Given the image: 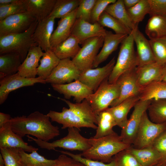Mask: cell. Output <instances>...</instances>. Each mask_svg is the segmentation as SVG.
<instances>
[{"instance_id":"obj_9","label":"cell","mask_w":166,"mask_h":166,"mask_svg":"<svg viewBox=\"0 0 166 166\" xmlns=\"http://www.w3.org/2000/svg\"><path fill=\"white\" fill-rule=\"evenodd\" d=\"M104 37H97L89 38L81 44L82 47L72 60L81 72L93 68L94 62L100 49L102 47Z\"/></svg>"},{"instance_id":"obj_2","label":"cell","mask_w":166,"mask_h":166,"mask_svg":"<svg viewBox=\"0 0 166 166\" xmlns=\"http://www.w3.org/2000/svg\"><path fill=\"white\" fill-rule=\"evenodd\" d=\"M47 115L35 111L28 116L11 118L10 122L13 131L22 138L31 135L37 139L48 142L60 135L59 128L53 126Z\"/></svg>"},{"instance_id":"obj_56","label":"cell","mask_w":166,"mask_h":166,"mask_svg":"<svg viewBox=\"0 0 166 166\" xmlns=\"http://www.w3.org/2000/svg\"><path fill=\"white\" fill-rule=\"evenodd\" d=\"M164 164L165 166H166V162Z\"/></svg>"},{"instance_id":"obj_3","label":"cell","mask_w":166,"mask_h":166,"mask_svg":"<svg viewBox=\"0 0 166 166\" xmlns=\"http://www.w3.org/2000/svg\"><path fill=\"white\" fill-rule=\"evenodd\" d=\"M91 147L81 153L87 159L109 163L113 160V156L131 146L124 142L120 135L114 132L98 138H89Z\"/></svg>"},{"instance_id":"obj_54","label":"cell","mask_w":166,"mask_h":166,"mask_svg":"<svg viewBox=\"0 0 166 166\" xmlns=\"http://www.w3.org/2000/svg\"><path fill=\"white\" fill-rule=\"evenodd\" d=\"M0 166H5L4 160L1 154H0Z\"/></svg>"},{"instance_id":"obj_18","label":"cell","mask_w":166,"mask_h":166,"mask_svg":"<svg viewBox=\"0 0 166 166\" xmlns=\"http://www.w3.org/2000/svg\"><path fill=\"white\" fill-rule=\"evenodd\" d=\"M0 148H16L32 152L38 148L29 145L12 130L10 121L0 128Z\"/></svg>"},{"instance_id":"obj_1","label":"cell","mask_w":166,"mask_h":166,"mask_svg":"<svg viewBox=\"0 0 166 166\" xmlns=\"http://www.w3.org/2000/svg\"><path fill=\"white\" fill-rule=\"evenodd\" d=\"M64 101L69 108H63L61 112L50 110L47 115L52 121L62 125V129L74 127L80 129L82 127L97 129V116L86 100L81 103H73L64 98H59Z\"/></svg>"},{"instance_id":"obj_46","label":"cell","mask_w":166,"mask_h":166,"mask_svg":"<svg viewBox=\"0 0 166 166\" xmlns=\"http://www.w3.org/2000/svg\"><path fill=\"white\" fill-rule=\"evenodd\" d=\"M62 154L69 156L75 160L83 164L85 166H114L113 160L109 163H105L89 159L82 156L81 154H74L66 151H59Z\"/></svg>"},{"instance_id":"obj_8","label":"cell","mask_w":166,"mask_h":166,"mask_svg":"<svg viewBox=\"0 0 166 166\" xmlns=\"http://www.w3.org/2000/svg\"><path fill=\"white\" fill-rule=\"evenodd\" d=\"M166 130V122L156 123L152 122L146 111L142 116L132 146L137 149L152 146L157 138Z\"/></svg>"},{"instance_id":"obj_50","label":"cell","mask_w":166,"mask_h":166,"mask_svg":"<svg viewBox=\"0 0 166 166\" xmlns=\"http://www.w3.org/2000/svg\"><path fill=\"white\" fill-rule=\"evenodd\" d=\"M11 117L10 115L0 113V128L10 121Z\"/></svg>"},{"instance_id":"obj_34","label":"cell","mask_w":166,"mask_h":166,"mask_svg":"<svg viewBox=\"0 0 166 166\" xmlns=\"http://www.w3.org/2000/svg\"><path fill=\"white\" fill-rule=\"evenodd\" d=\"M60 60L52 49L44 52L38 68L37 75L38 77L46 80Z\"/></svg>"},{"instance_id":"obj_10","label":"cell","mask_w":166,"mask_h":166,"mask_svg":"<svg viewBox=\"0 0 166 166\" xmlns=\"http://www.w3.org/2000/svg\"><path fill=\"white\" fill-rule=\"evenodd\" d=\"M152 100H139L134 106L130 118L125 127L121 129L120 135L125 143L132 145L140 124L142 116L147 111Z\"/></svg>"},{"instance_id":"obj_15","label":"cell","mask_w":166,"mask_h":166,"mask_svg":"<svg viewBox=\"0 0 166 166\" xmlns=\"http://www.w3.org/2000/svg\"><path fill=\"white\" fill-rule=\"evenodd\" d=\"M136 68L124 73L117 80L115 83L119 87L120 95L111 103V107L118 105L130 97L138 96L140 88L137 83Z\"/></svg>"},{"instance_id":"obj_45","label":"cell","mask_w":166,"mask_h":166,"mask_svg":"<svg viewBox=\"0 0 166 166\" xmlns=\"http://www.w3.org/2000/svg\"><path fill=\"white\" fill-rule=\"evenodd\" d=\"M116 0H96L93 7L91 18V23L98 22L99 18L105 11L107 6L113 3Z\"/></svg>"},{"instance_id":"obj_44","label":"cell","mask_w":166,"mask_h":166,"mask_svg":"<svg viewBox=\"0 0 166 166\" xmlns=\"http://www.w3.org/2000/svg\"><path fill=\"white\" fill-rule=\"evenodd\" d=\"M96 0H80L76 9L77 19L91 22L92 10Z\"/></svg>"},{"instance_id":"obj_11","label":"cell","mask_w":166,"mask_h":166,"mask_svg":"<svg viewBox=\"0 0 166 166\" xmlns=\"http://www.w3.org/2000/svg\"><path fill=\"white\" fill-rule=\"evenodd\" d=\"M81 72L72 60H60L59 63L46 79V83L54 85L69 83L77 80Z\"/></svg>"},{"instance_id":"obj_55","label":"cell","mask_w":166,"mask_h":166,"mask_svg":"<svg viewBox=\"0 0 166 166\" xmlns=\"http://www.w3.org/2000/svg\"><path fill=\"white\" fill-rule=\"evenodd\" d=\"M154 166H165L164 164H158Z\"/></svg>"},{"instance_id":"obj_5","label":"cell","mask_w":166,"mask_h":166,"mask_svg":"<svg viewBox=\"0 0 166 166\" xmlns=\"http://www.w3.org/2000/svg\"><path fill=\"white\" fill-rule=\"evenodd\" d=\"M134 43L133 36L132 32L121 43L117 61L108 78V82L109 84L115 83L121 74L137 66Z\"/></svg>"},{"instance_id":"obj_29","label":"cell","mask_w":166,"mask_h":166,"mask_svg":"<svg viewBox=\"0 0 166 166\" xmlns=\"http://www.w3.org/2000/svg\"><path fill=\"white\" fill-rule=\"evenodd\" d=\"M77 39L71 34L65 40L52 49L60 60L70 58L73 59L81 49Z\"/></svg>"},{"instance_id":"obj_47","label":"cell","mask_w":166,"mask_h":166,"mask_svg":"<svg viewBox=\"0 0 166 166\" xmlns=\"http://www.w3.org/2000/svg\"><path fill=\"white\" fill-rule=\"evenodd\" d=\"M152 146L161 156V159L160 164H164L166 162V130L157 138Z\"/></svg>"},{"instance_id":"obj_37","label":"cell","mask_w":166,"mask_h":166,"mask_svg":"<svg viewBox=\"0 0 166 166\" xmlns=\"http://www.w3.org/2000/svg\"><path fill=\"white\" fill-rule=\"evenodd\" d=\"M80 0H56L54 7L49 16L55 18H61L76 10Z\"/></svg>"},{"instance_id":"obj_7","label":"cell","mask_w":166,"mask_h":166,"mask_svg":"<svg viewBox=\"0 0 166 166\" xmlns=\"http://www.w3.org/2000/svg\"><path fill=\"white\" fill-rule=\"evenodd\" d=\"M108 78L105 79L97 89L86 99L96 115L109 108L112 102L119 97V86L116 83H109Z\"/></svg>"},{"instance_id":"obj_19","label":"cell","mask_w":166,"mask_h":166,"mask_svg":"<svg viewBox=\"0 0 166 166\" xmlns=\"http://www.w3.org/2000/svg\"><path fill=\"white\" fill-rule=\"evenodd\" d=\"M55 19L49 16L38 22L33 34L35 42L45 52L52 49L50 40L54 31Z\"/></svg>"},{"instance_id":"obj_21","label":"cell","mask_w":166,"mask_h":166,"mask_svg":"<svg viewBox=\"0 0 166 166\" xmlns=\"http://www.w3.org/2000/svg\"><path fill=\"white\" fill-rule=\"evenodd\" d=\"M163 66L156 62L137 66L136 73L140 89L153 82L161 81Z\"/></svg>"},{"instance_id":"obj_35","label":"cell","mask_w":166,"mask_h":166,"mask_svg":"<svg viewBox=\"0 0 166 166\" xmlns=\"http://www.w3.org/2000/svg\"><path fill=\"white\" fill-rule=\"evenodd\" d=\"M148 115L153 122H166V99L152 100L148 109Z\"/></svg>"},{"instance_id":"obj_27","label":"cell","mask_w":166,"mask_h":166,"mask_svg":"<svg viewBox=\"0 0 166 166\" xmlns=\"http://www.w3.org/2000/svg\"><path fill=\"white\" fill-rule=\"evenodd\" d=\"M127 149L136 157L141 166H154L160 162V154L152 146L137 149L131 145Z\"/></svg>"},{"instance_id":"obj_43","label":"cell","mask_w":166,"mask_h":166,"mask_svg":"<svg viewBox=\"0 0 166 166\" xmlns=\"http://www.w3.org/2000/svg\"><path fill=\"white\" fill-rule=\"evenodd\" d=\"M26 11L24 0L17 3L0 5V21L9 16Z\"/></svg>"},{"instance_id":"obj_52","label":"cell","mask_w":166,"mask_h":166,"mask_svg":"<svg viewBox=\"0 0 166 166\" xmlns=\"http://www.w3.org/2000/svg\"><path fill=\"white\" fill-rule=\"evenodd\" d=\"M22 0H0V5L11 4L19 2Z\"/></svg>"},{"instance_id":"obj_38","label":"cell","mask_w":166,"mask_h":166,"mask_svg":"<svg viewBox=\"0 0 166 166\" xmlns=\"http://www.w3.org/2000/svg\"><path fill=\"white\" fill-rule=\"evenodd\" d=\"M98 22L103 27L112 29L116 34L128 35L131 33L122 23L105 11L100 16Z\"/></svg>"},{"instance_id":"obj_49","label":"cell","mask_w":166,"mask_h":166,"mask_svg":"<svg viewBox=\"0 0 166 166\" xmlns=\"http://www.w3.org/2000/svg\"><path fill=\"white\" fill-rule=\"evenodd\" d=\"M70 157V156H69ZM49 166H85L83 164L67 155L62 154L54 164Z\"/></svg>"},{"instance_id":"obj_24","label":"cell","mask_w":166,"mask_h":166,"mask_svg":"<svg viewBox=\"0 0 166 166\" xmlns=\"http://www.w3.org/2000/svg\"><path fill=\"white\" fill-rule=\"evenodd\" d=\"M128 35L113 34L111 31L106 30L103 46L95 59L93 68L97 67L99 64L106 61L109 56L117 49L119 44Z\"/></svg>"},{"instance_id":"obj_40","label":"cell","mask_w":166,"mask_h":166,"mask_svg":"<svg viewBox=\"0 0 166 166\" xmlns=\"http://www.w3.org/2000/svg\"><path fill=\"white\" fill-rule=\"evenodd\" d=\"M149 42L156 62L164 66L166 65V37L151 39Z\"/></svg>"},{"instance_id":"obj_20","label":"cell","mask_w":166,"mask_h":166,"mask_svg":"<svg viewBox=\"0 0 166 166\" xmlns=\"http://www.w3.org/2000/svg\"><path fill=\"white\" fill-rule=\"evenodd\" d=\"M132 32L136 47L137 66L156 62L149 40L139 30L138 26Z\"/></svg>"},{"instance_id":"obj_31","label":"cell","mask_w":166,"mask_h":166,"mask_svg":"<svg viewBox=\"0 0 166 166\" xmlns=\"http://www.w3.org/2000/svg\"><path fill=\"white\" fill-rule=\"evenodd\" d=\"M145 31L150 39L166 37V16L155 15L150 16Z\"/></svg>"},{"instance_id":"obj_12","label":"cell","mask_w":166,"mask_h":166,"mask_svg":"<svg viewBox=\"0 0 166 166\" xmlns=\"http://www.w3.org/2000/svg\"><path fill=\"white\" fill-rule=\"evenodd\" d=\"M36 21L27 11L9 16L0 21V36L23 32Z\"/></svg>"},{"instance_id":"obj_42","label":"cell","mask_w":166,"mask_h":166,"mask_svg":"<svg viewBox=\"0 0 166 166\" xmlns=\"http://www.w3.org/2000/svg\"><path fill=\"white\" fill-rule=\"evenodd\" d=\"M113 160L114 166H141L136 157L127 149L115 155Z\"/></svg>"},{"instance_id":"obj_41","label":"cell","mask_w":166,"mask_h":166,"mask_svg":"<svg viewBox=\"0 0 166 166\" xmlns=\"http://www.w3.org/2000/svg\"><path fill=\"white\" fill-rule=\"evenodd\" d=\"M5 166H23L19 153V148H0Z\"/></svg>"},{"instance_id":"obj_6","label":"cell","mask_w":166,"mask_h":166,"mask_svg":"<svg viewBox=\"0 0 166 166\" xmlns=\"http://www.w3.org/2000/svg\"><path fill=\"white\" fill-rule=\"evenodd\" d=\"M80 129L72 127L68 128V133L65 137L52 142H49L33 138L29 135L26 136L29 140L34 141L40 148L47 150H55L57 148L83 152L91 147L89 139L83 136L80 133Z\"/></svg>"},{"instance_id":"obj_13","label":"cell","mask_w":166,"mask_h":166,"mask_svg":"<svg viewBox=\"0 0 166 166\" xmlns=\"http://www.w3.org/2000/svg\"><path fill=\"white\" fill-rule=\"evenodd\" d=\"M46 84L41 77L26 78L16 73L6 76L0 81V104L4 102L11 92L24 87L33 85L36 83Z\"/></svg>"},{"instance_id":"obj_30","label":"cell","mask_w":166,"mask_h":166,"mask_svg":"<svg viewBox=\"0 0 166 166\" xmlns=\"http://www.w3.org/2000/svg\"><path fill=\"white\" fill-rule=\"evenodd\" d=\"M105 11L120 22L131 32L138 26L131 21L123 0H117L115 2L109 5Z\"/></svg>"},{"instance_id":"obj_33","label":"cell","mask_w":166,"mask_h":166,"mask_svg":"<svg viewBox=\"0 0 166 166\" xmlns=\"http://www.w3.org/2000/svg\"><path fill=\"white\" fill-rule=\"evenodd\" d=\"M97 127L94 138H100L114 132L113 127L117 125L115 120L111 113L106 109L97 115Z\"/></svg>"},{"instance_id":"obj_26","label":"cell","mask_w":166,"mask_h":166,"mask_svg":"<svg viewBox=\"0 0 166 166\" xmlns=\"http://www.w3.org/2000/svg\"><path fill=\"white\" fill-rule=\"evenodd\" d=\"M56 0H24L27 11L39 22L49 16Z\"/></svg>"},{"instance_id":"obj_28","label":"cell","mask_w":166,"mask_h":166,"mask_svg":"<svg viewBox=\"0 0 166 166\" xmlns=\"http://www.w3.org/2000/svg\"><path fill=\"white\" fill-rule=\"evenodd\" d=\"M22 63L20 55L15 53L0 55V79L17 73Z\"/></svg>"},{"instance_id":"obj_16","label":"cell","mask_w":166,"mask_h":166,"mask_svg":"<svg viewBox=\"0 0 166 166\" xmlns=\"http://www.w3.org/2000/svg\"><path fill=\"white\" fill-rule=\"evenodd\" d=\"M106 30L98 22L92 23L80 19H77L72 28L71 34L81 44L89 38L103 37Z\"/></svg>"},{"instance_id":"obj_36","label":"cell","mask_w":166,"mask_h":166,"mask_svg":"<svg viewBox=\"0 0 166 166\" xmlns=\"http://www.w3.org/2000/svg\"><path fill=\"white\" fill-rule=\"evenodd\" d=\"M37 151L28 154L19 148V153L23 166H49L55 163L56 159L49 160L39 154Z\"/></svg>"},{"instance_id":"obj_51","label":"cell","mask_w":166,"mask_h":166,"mask_svg":"<svg viewBox=\"0 0 166 166\" xmlns=\"http://www.w3.org/2000/svg\"><path fill=\"white\" fill-rule=\"evenodd\" d=\"M123 2L126 9L131 8L135 6L140 0H123Z\"/></svg>"},{"instance_id":"obj_23","label":"cell","mask_w":166,"mask_h":166,"mask_svg":"<svg viewBox=\"0 0 166 166\" xmlns=\"http://www.w3.org/2000/svg\"><path fill=\"white\" fill-rule=\"evenodd\" d=\"M43 53L42 49L37 44L32 46L19 69L18 74L27 78L36 77L39 61Z\"/></svg>"},{"instance_id":"obj_14","label":"cell","mask_w":166,"mask_h":166,"mask_svg":"<svg viewBox=\"0 0 166 166\" xmlns=\"http://www.w3.org/2000/svg\"><path fill=\"white\" fill-rule=\"evenodd\" d=\"M116 62L114 57L103 67L89 69L81 72L78 80L94 92L101 83L109 77Z\"/></svg>"},{"instance_id":"obj_22","label":"cell","mask_w":166,"mask_h":166,"mask_svg":"<svg viewBox=\"0 0 166 166\" xmlns=\"http://www.w3.org/2000/svg\"><path fill=\"white\" fill-rule=\"evenodd\" d=\"M76 9L61 18L58 21L57 26L50 39L52 49L65 40L71 34L72 28L77 19Z\"/></svg>"},{"instance_id":"obj_48","label":"cell","mask_w":166,"mask_h":166,"mask_svg":"<svg viewBox=\"0 0 166 166\" xmlns=\"http://www.w3.org/2000/svg\"><path fill=\"white\" fill-rule=\"evenodd\" d=\"M150 6L149 15L166 16V0H148Z\"/></svg>"},{"instance_id":"obj_53","label":"cell","mask_w":166,"mask_h":166,"mask_svg":"<svg viewBox=\"0 0 166 166\" xmlns=\"http://www.w3.org/2000/svg\"><path fill=\"white\" fill-rule=\"evenodd\" d=\"M161 81L166 83V65L163 66Z\"/></svg>"},{"instance_id":"obj_32","label":"cell","mask_w":166,"mask_h":166,"mask_svg":"<svg viewBox=\"0 0 166 166\" xmlns=\"http://www.w3.org/2000/svg\"><path fill=\"white\" fill-rule=\"evenodd\" d=\"M138 96L143 101L166 99V83L158 81L141 88Z\"/></svg>"},{"instance_id":"obj_39","label":"cell","mask_w":166,"mask_h":166,"mask_svg":"<svg viewBox=\"0 0 166 166\" xmlns=\"http://www.w3.org/2000/svg\"><path fill=\"white\" fill-rule=\"evenodd\" d=\"M150 6L148 0H140L134 6L127 9L128 16L133 23L138 26L147 14H149Z\"/></svg>"},{"instance_id":"obj_4","label":"cell","mask_w":166,"mask_h":166,"mask_svg":"<svg viewBox=\"0 0 166 166\" xmlns=\"http://www.w3.org/2000/svg\"><path fill=\"white\" fill-rule=\"evenodd\" d=\"M38 22L36 21L27 30L22 33L0 36V54L16 53L20 55L22 62L30 48L37 44L33 35Z\"/></svg>"},{"instance_id":"obj_25","label":"cell","mask_w":166,"mask_h":166,"mask_svg":"<svg viewBox=\"0 0 166 166\" xmlns=\"http://www.w3.org/2000/svg\"><path fill=\"white\" fill-rule=\"evenodd\" d=\"M139 100L138 95L132 96L125 99L118 105L108 108L106 109L113 116L117 125L122 129L126 124L128 119L127 116L129 111Z\"/></svg>"},{"instance_id":"obj_17","label":"cell","mask_w":166,"mask_h":166,"mask_svg":"<svg viewBox=\"0 0 166 166\" xmlns=\"http://www.w3.org/2000/svg\"><path fill=\"white\" fill-rule=\"evenodd\" d=\"M51 85L54 90L63 94L65 99H69L73 97L77 103L81 102L94 92L78 80L69 83Z\"/></svg>"}]
</instances>
